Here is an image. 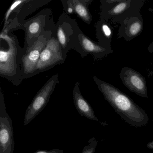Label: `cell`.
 <instances>
[{
	"label": "cell",
	"mask_w": 153,
	"mask_h": 153,
	"mask_svg": "<svg viewBox=\"0 0 153 153\" xmlns=\"http://www.w3.org/2000/svg\"><path fill=\"white\" fill-rule=\"evenodd\" d=\"M94 79L105 100L126 122L135 127L148 124L149 120L146 112L127 95L96 77Z\"/></svg>",
	"instance_id": "obj_1"
},
{
	"label": "cell",
	"mask_w": 153,
	"mask_h": 153,
	"mask_svg": "<svg viewBox=\"0 0 153 153\" xmlns=\"http://www.w3.org/2000/svg\"><path fill=\"white\" fill-rule=\"evenodd\" d=\"M1 38H3L8 44L7 51L0 50V73L1 76L10 79V81L19 78L21 76L20 66L22 59V51L17 42L16 40L12 36L1 33Z\"/></svg>",
	"instance_id": "obj_2"
},
{
	"label": "cell",
	"mask_w": 153,
	"mask_h": 153,
	"mask_svg": "<svg viewBox=\"0 0 153 153\" xmlns=\"http://www.w3.org/2000/svg\"><path fill=\"white\" fill-rule=\"evenodd\" d=\"M59 82V75L55 74L38 91L26 111L24 119L25 126L29 124L44 109Z\"/></svg>",
	"instance_id": "obj_3"
},
{
	"label": "cell",
	"mask_w": 153,
	"mask_h": 153,
	"mask_svg": "<svg viewBox=\"0 0 153 153\" xmlns=\"http://www.w3.org/2000/svg\"><path fill=\"white\" fill-rule=\"evenodd\" d=\"M50 34L49 31L44 32L32 46L25 51L21 62V77L23 79L34 76L41 53L51 38Z\"/></svg>",
	"instance_id": "obj_4"
},
{
	"label": "cell",
	"mask_w": 153,
	"mask_h": 153,
	"mask_svg": "<svg viewBox=\"0 0 153 153\" xmlns=\"http://www.w3.org/2000/svg\"><path fill=\"white\" fill-rule=\"evenodd\" d=\"M65 59L58 39L55 37H51L40 55L36 68L35 75L63 63Z\"/></svg>",
	"instance_id": "obj_5"
},
{
	"label": "cell",
	"mask_w": 153,
	"mask_h": 153,
	"mask_svg": "<svg viewBox=\"0 0 153 153\" xmlns=\"http://www.w3.org/2000/svg\"><path fill=\"white\" fill-rule=\"evenodd\" d=\"M0 104V153H12L13 149L12 121L6 111L1 92Z\"/></svg>",
	"instance_id": "obj_6"
},
{
	"label": "cell",
	"mask_w": 153,
	"mask_h": 153,
	"mask_svg": "<svg viewBox=\"0 0 153 153\" xmlns=\"http://www.w3.org/2000/svg\"><path fill=\"white\" fill-rule=\"evenodd\" d=\"M69 20V18L67 17L60 18L57 28V39L65 58L68 51L71 47H73L72 43L74 44L76 47H77L78 34L79 33V31L76 32V29L73 28L72 25V21Z\"/></svg>",
	"instance_id": "obj_7"
},
{
	"label": "cell",
	"mask_w": 153,
	"mask_h": 153,
	"mask_svg": "<svg viewBox=\"0 0 153 153\" xmlns=\"http://www.w3.org/2000/svg\"><path fill=\"white\" fill-rule=\"evenodd\" d=\"M120 77L125 86L131 91L141 97L147 98V89L146 80L143 76L132 69L124 68Z\"/></svg>",
	"instance_id": "obj_8"
},
{
	"label": "cell",
	"mask_w": 153,
	"mask_h": 153,
	"mask_svg": "<svg viewBox=\"0 0 153 153\" xmlns=\"http://www.w3.org/2000/svg\"><path fill=\"white\" fill-rule=\"evenodd\" d=\"M46 16L47 15L45 14H38L25 24L26 30V40L27 45L25 51L32 46L44 32H46L44 29L46 26Z\"/></svg>",
	"instance_id": "obj_9"
},
{
	"label": "cell",
	"mask_w": 153,
	"mask_h": 153,
	"mask_svg": "<svg viewBox=\"0 0 153 153\" xmlns=\"http://www.w3.org/2000/svg\"><path fill=\"white\" fill-rule=\"evenodd\" d=\"M79 85L80 83L78 81L73 88V98L76 109L82 116L92 120L98 121L93 108L82 96L79 89Z\"/></svg>",
	"instance_id": "obj_10"
},
{
	"label": "cell",
	"mask_w": 153,
	"mask_h": 153,
	"mask_svg": "<svg viewBox=\"0 0 153 153\" xmlns=\"http://www.w3.org/2000/svg\"><path fill=\"white\" fill-rule=\"evenodd\" d=\"M78 47L79 51H82L83 53H85L86 54H102L106 51L105 48L94 42L82 33L78 34Z\"/></svg>",
	"instance_id": "obj_11"
},
{
	"label": "cell",
	"mask_w": 153,
	"mask_h": 153,
	"mask_svg": "<svg viewBox=\"0 0 153 153\" xmlns=\"http://www.w3.org/2000/svg\"><path fill=\"white\" fill-rule=\"evenodd\" d=\"M68 7H71L78 16L82 20L90 24L92 20V16L88 9L87 4H89V1L82 0H72L67 1Z\"/></svg>",
	"instance_id": "obj_12"
},
{
	"label": "cell",
	"mask_w": 153,
	"mask_h": 153,
	"mask_svg": "<svg viewBox=\"0 0 153 153\" xmlns=\"http://www.w3.org/2000/svg\"><path fill=\"white\" fill-rule=\"evenodd\" d=\"M130 1H122L116 4L109 11L112 15H119L126 10L129 5Z\"/></svg>",
	"instance_id": "obj_13"
},
{
	"label": "cell",
	"mask_w": 153,
	"mask_h": 153,
	"mask_svg": "<svg viewBox=\"0 0 153 153\" xmlns=\"http://www.w3.org/2000/svg\"><path fill=\"white\" fill-rule=\"evenodd\" d=\"M142 30V25L140 21H135L128 27L127 33L129 36H135L138 35Z\"/></svg>",
	"instance_id": "obj_14"
},
{
	"label": "cell",
	"mask_w": 153,
	"mask_h": 153,
	"mask_svg": "<svg viewBox=\"0 0 153 153\" xmlns=\"http://www.w3.org/2000/svg\"><path fill=\"white\" fill-rule=\"evenodd\" d=\"M27 1H25V0H17L12 3V5L6 13L5 19V26L3 28H5L6 27V25H7V22L10 14H12L14 11H16V10H17L18 7L24 5L26 2H27Z\"/></svg>",
	"instance_id": "obj_15"
},
{
	"label": "cell",
	"mask_w": 153,
	"mask_h": 153,
	"mask_svg": "<svg viewBox=\"0 0 153 153\" xmlns=\"http://www.w3.org/2000/svg\"><path fill=\"white\" fill-rule=\"evenodd\" d=\"M97 145V142L94 137L91 138L88 140L87 145L83 149L82 153H94Z\"/></svg>",
	"instance_id": "obj_16"
},
{
	"label": "cell",
	"mask_w": 153,
	"mask_h": 153,
	"mask_svg": "<svg viewBox=\"0 0 153 153\" xmlns=\"http://www.w3.org/2000/svg\"><path fill=\"white\" fill-rule=\"evenodd\" d=\"M63 150L61 149H54L50 150H44V149H39L33 153H63Z\"/></svg>",
	"instance_id": "obj_17"
},
{
	"label": "cell",
	"mask_w": 153,
	"mask_h": 153,
	"mask_svg": "<svg viewBox=\"0 0 153 153\" xmlns=\"http://www.w3.org/2000/svg\"><path fill=\"white\" fill-rule=\"evenodd\" d=\"M102 31L105 36L109 37L111 36V29L107 25L104 24L102 26Z\"/></svg>",
	"instance_id": "obj_18"
},
{
	"label": "cell",
	"mask_w": 153,
	"mask_h": 153,
	"mask_svg": "<svg viewBox=\"0 0 153 153\" xmlns=\"http://www.w3.org/2000/svg\"><path fill=\"white\" fill-rule=\"evenodd\" d=\"M147 147L150 149H153V141L148 143L147 145Z\"/></svg>",
	"instance_id": "obj_19"
},
{
	"label": "cell",
	"mask_w": 153,
	"mask_h": 153,
	"mask_svg": "<svg viewBox=\"0 0 153 153\" xmlns=\"http://www.w3.org/2000/svg\"><path fill=\"white\" fill-rule=\"evenodd\" d=\"M67 11L69 14H72L74 12V10L71 7H68L67 8Z\"/></svg>",
	"instance_id": "obj_20"
},
{
	"label": "cell",
	"mask_w": 153,
	"mask_h": 153,
	"mask_svg": "<svg viewBox=\"0 0 153 153\" xmlns=\"http://www.w3.org/2000/svg\"><path fill=\"white\" fill-rule=\"evenodd\" d=\"M121 1V0H120V1H118V0L115 1V0H114V1H106V2H108V3H111V4H112V3H117V4H118V3H120V2Z\"/></svg>",
	"instance_id": "obj_21"
},
{
	"label": "cell",
	"mask_w": 153,
	"mask_h": 153,
	"mask_svg": "<svg viewBox=\"0 0 153 153\" xmlns=\"http://www.w3.org/2000/svg\"><path fill=\"white\" fill-rule=\"evenodd\" d=\"M150 51H152L153 52V42L152 43V45L150 46Z\"/></svg>",
	"instance_id": "obj_22"
}]
</instances>
